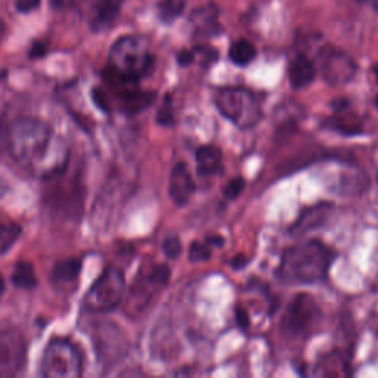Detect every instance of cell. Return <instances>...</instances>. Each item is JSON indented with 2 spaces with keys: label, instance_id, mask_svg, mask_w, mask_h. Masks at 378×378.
Masks as SVG:
<instances>
[{
  "label": "cell",
  "instance_id": "1",
  "mask_svg": "<svg viewBox=\"0 0 378 378\" xmlns=\"http://www.w3.org/2000/svg\"><path fill=\"white\" fill-rule=\"evenodd\" d=\"M6 143L13 162L33 176L51 179L67 169L68 145L43 120L33 117L13 120L8 129Z\"/></svg>",
  "mask_w": 378,
  "mask_h": 378
},
{
  "label": "cell",
  "instance_id": "2",
  "mask_svg": "<svg viewBox=\"0 0 378 378\" xmlns=\"http://www.w3.org/2000/svg\"><path fill=\"white\" fill-rule=\"evenodd\" d=\"M334 252L324 242L311 240L289 247L281 257L276 276L292 285H306L324 281L332 265Z\"/></svg>",
  "mask_w": 378,
  "mask_h": 378
},
{
  "label": "cell",
  "instance_id": "3",
  "mask_svg": "<svg viewBox=\"0 0 378 378\" xmlns=\"http://www.w3.org/2000/svg\"><path fill=\"white\" fill-rule=\"evenodd\" d=\"M155 56L142 36H123L110 51V68L115 80L138 83L154 70Z\"/></svg>",
  "mask_w": 378,
  "mask_h": 378
},
{
  "label": "cell",
  "instance_id": "4",
  "mask_svg": "<svg viewBox=\"0 0 378 378\" xmlns=\"http://www.w3.org/2000/svg\"><path fill=\"white\" fill-rule=\"evenodd\" d=\"M214 104L226 120L241 130L253 129L263 119L261 100L245 87H222L214 95Z\"/></svg>",
  "mask_w": 378,
  "mask_h": 378
},
{
  "label": "cell",
  "instance_id": "5",
  "mask_svg": "<svg viewBox=\"0 0 378 378\" xmlns=\"http://www.w3.org/2000/svg\"><path fill=\"white\" fill-rule=\"evenodd\" d=\"M322 322V311L311 294H297L281 321V331L289 339H308Z\"/></svg>",
  "mask_w": 378,
  "mask_h": 378
},
{
  "label": "cell",
  "instance_id": "6",
  "mask_svg": "<svg viewBox=\"0 0 378 378\" xmlns=\"http://www.w3.org/2000/svg\"><path fill=\"white\" fill-rule=\"evenodd\" d=\"M40 371L49 378H76L83 372V358L79 347L64 339L52 340L43 352Z\"/></svg>",
  "mask_w": 378,
  "mask_h": 378
},
{
  "label": "cell",
  "instance_id": "7",
  "mask_svg": "<svg viewBox=\"0 0 378 378\" xmlns=\"http://www.w3.org/2000/svg\"><path fill=\"white\" fill-rule=\"evenodd\" d=\"M126 280L119 268L110 266L98 276L89 292H87L83 306L91 312H110L124 299Z\"/></svg>",
  "mask_w": 378,
  "mask_h": 378
},
{
  "label": "cell",
  "instance_id": "8",
  "mask_svg": "<svg viewBox=\"0 0 378 378\" xmlns=\"http://www.w3.org/2000/svg\"><path fill=\"white\" fill-rule=\"evenodd\" d=\"M319 71L324 80L331 86H343L351 82L356 74V63L353 58L344 51L324 46L319 51Z\"/></svg>",
  "mask_w": 378,
  "mask_h": 378
},
{
  "label": "cell",
  "instance_id": "9",
  "mask_svg": "<svg viewBox=\"0 0 378 378\" xmlns=\"http://www.w3.org/2000/svg\"><path fill=\"white\" fill-rule=\"evenodd\" d=\"M27 359V343L17 328H0V377L18 374Z\"/></svg>",
  "mask_w": 378,
  "mask_h": 378
},
{
  "label": "cell",
  "instance_id": "10",
  "mask_svg": "<svg viewBox=\"0 0 378 378\" xmlns=\"http://www.w3.org/2000/svg\"><path fill=\"white\" fill-rule=\"evenodd\" d=\"M195 193L193 173L185 163H176L170 173L169 195L178 207H183Z\"/></svg>",
  "mask_w": 378,
  "mask_h": 378
},
{
  "label": "cell",
  "instance_id": "11",
  "mask_svg": "<svg viewBox=\"0 0 378 378\" xmlns=\"http://www.w3.org/2000/svg\"><path fill=\"white\" fill-rule=\"evenodd\" d=\"M334 111H336V114L325 123L328 129L346 136L359 135L362 132V123L358 115L348 111V103L346 99H337Z\"/></svg>",
  "mask_w": 378,
  "mask_h": 378
},
{
  "label": "cell",
  "instance_id": "12",
  "mask_svg": "<svg viewBox=\"0 0 378 378\" xmlns=\"http://www.w3.org/2000/svg\"><path fill=\"white\" fill-rule=\"evenodd\" d=\"M124 0H96L91 11V27L93 32H103L117 21Z\"/></svg>",
  "mask_w": 378,
  "mask_h": 378
},
{
  "label": "cell",
  "instance_id": "13",
  "mask_svg": "<svg viewBox=\"0 0 378 378\" xmlns=\"http://www.w3.org/2000/svg\"><path fill=\"white\" fill-rule=\"evenodd\" d=\"M316 76V65L308 55L300 53L289 63L288 79L294 89H303L309 86Z\"/></svg>",
  "mask_w": 378,
  "mask_h": 378
},
{
  "label": "cell",
  "instance_id": "14",
  "mask_svg": "<svg viewBox=\"0 0 378 378\" xmlns=\"http://www.w3.org/2000/svg\"><path fill=\"white\" fill-rule=\"evenodd\" d=\"M219 17V9L214 5H204L195 9L191 13V24L194 32L198 36H214L221 32V25L217 24Z\"/></svg>",
  "mask_w": 378,
  "mask_h": 378
},
{
  "label": "cell",
  "instance_id": "15",
  "mask_svg": "<svg viewBox=\"0 0 378 378\" xmlns=\"http://www.w3.org/2000/svg\"><path fill=\"white\" fill-rule=\"evenodd\" d=\"M195 159L200 176H214V174H219L223 170L222 151L214 145L200 147L195 152Z\"/></svg>",
  "mask_w": 378,
  "mask_h": 378
},
{
  "label": "cell",
  "instance_id": "16",
  "mask_svg": "<svg viewBox=\"0 0 378 378\" xmlns=\"http://www.w3.org/2000/svg\"><path fill=\"white\" fill-rule=\"evenodd\" d=\"M328 207L330 206L327 204H318L306 211H303L299 217V221L292 228V234L301 235L318 228L319 223H321L325 219V216L328 214Z\"/></svg>",
  "mask_w": 378,
  "mask_h": 378
},
{
  "label": "cell",
  "instance_id": "17",
  "mask_svg": "<svg viewBox=\"0 0 378 378\" xmlns=\"http://www.w3.org/2000/svg\"><path fill=\"white\" fill-rule=\"evenodd\" d=\"M80 271H82V261L77 259H67L63 261H58L52 271V280L55 284L68 285L79 278Z\"/></svg>",
  "mask_w": 378,
  "mask_h": 378
},
{
  "label": "cell",
  "instance_id": "18",
  "mask_svg": "<svg viewBox=\"0 0 378 378\" xmlns=\"http://www.w3.org/2000/svg\"><path fill=\"white\" fill-rule=\"evenodd\" d=\"M256 58V48L252 41L240 39L229 48V60L238 67L249 65Z\"/></svg>",
  "mask_w": 378,
  "mask_h": 378
},
{
  "label": "cell",
  "instance_id": "19",
  "mask_svg": "<svg viewBox=\"0 0 378 378\" xmlns=\"http://www.w3.org/2000/svg\"><path fill=\"white\" fill-rule=\"evenodd\" d=\"M12 284L24 289H33L37 285L36 271L30 261L25 260L18 261L12 272Z\"/></svg>",
  "mask_w": 378,
  "mask_h": 378
},
{
  "label": "cell",
  "instance_id": "20",
  "mask_svg": "<svg viewBox=\"0 0 378 378\" xmlns=\"http://www.w3.org/2000/svg\"><path fill=\"white\" fill-rule=\"evenodd\" d=\"M185 9V0H162L158 4V15L163 22L178 20Z\"/></svg>",
  "mask_w": 378,
  "mask_h": 378
},
{
  "label": "cell",
  "instance_id": "21",
  "mask_svg": "<svg viewBox=\"0 0 378 378\" xmlns=\"http://www.w3.org/2000/svg\"><path fill=\"white\" fill-rule=\"evenodd\" d=\"M21 228L17 223H0V254H5L18 241Z\"/></svg>",
  "mask_w": 378,
  "mask_h": 378
},
{
  "label": "cell",
  "instance_id": "22",
  "mask_svg": "<svg viewBox=\"0 0 378 378\" xmlns=\"http://www.w3.org/2000/svg\"><path fill=\"white\" fill-rule=\"evenodd\" d=\"M211 252H213V247L207 241L204 242L195 241L191 244V249H189V260L206 261L211 257Z\"/></svg>",
  "mask_w": 378,
  "mask_h": 378
},
{
  "label": "cell",
  "instance_id": "23",
  "mask_svg": "<svg viewBox=\"0 0 378 378\" xmlns=\"http://www.w3.org/2000/svg\"><path fill=\"white\" fill-rule=\"evenodd\" d=\"M193 52L195 56V61L200 60L202 67L211 65L213 63H216L217 58H219V53H217V51L210 48V46H195L193 49Z\"/></svg>",
  "mask_w": 378,
  "mask_h": 378
},
{
  "label": "cell",
  "instance_id": "24",
  "mask_svg": "<svg viewBox=\"0 0 378 378\" xmlns=\"http://www.w3.org/2000/svg\"><path fill=\"white\" fill-rule=\"evenodd\" d=\"M244 186H245V182L241 176L230 179L223 188V195L230 201L237 200L241 195V193L244 191Z\"/></svg>",
  "mask_w": 378,
  "mask_h": 378
},
{
  "label": "cell",
  "instance_id": "25",
  "mask_svg": "<svg viewBox=\"0 0 378 378\" xmlns=\"http://www.w3.org/2000/svg\"><path fill=\"white\" fill-rule=\"evenodd\" d=\"M163 252L169 259H178L182 253V242L178 237H169L163 242Z\"/></svg>",
  "mask_w": 378,
  "mask_h": 378
},
{
  "label": "cell",
  "instance_id": "26",
  "mask_svg": "<svg viewBox=\"0 0 378 378\" xmlns=\"http://www.w3.org/2000/svg\"><path fill=\"white\" fill-rule=\"evenodd\" d=\"M157 122H158V124L166 126V127L173 124V112H171V104H170L169 98L164 100L163 107L159 108V111L157 114Z\"/></svg>",
  "mask_w": 378,
  "mask_h": 378
},
{
  "label": "cell",
  "instance_id": "27",
  "mask_svg": "<svg viewBox=\"0 0 378 378\" xmlns=\"http://www.w3.org/2000/svg\"><path fill=\"white\" fill-rule=\"evenodd\" d=\"M41 4V0H17V9L22 13H28L34 9H37Z\"/></svg>",
  "mask_w": 378,
  "mask_h": 378
},
{
  "label": "cell",
  "instance_id": "28",
  "mask_svg": "<svg viewBox=\"0 0 378 378\" xmlns=\"http://www.w3.org/2000/svg\"><path fill=\"white\" fill-rule=\"evenodd\" d=\"M235 319H237V324L241 330H247L250 327V316L249 313H247V311L241 306H238L235 309Z\"/></svg>",
  "mask_w": 378,
  "mask_h": 378
},
{
  "label": "cell",
  "instance_id": "29",
  "mask_svg": "<svg viewBox=\"0 0 378 378\" xmlns=\"http://www.w3.org/2000/svg\"><path fill=\"white\" fill-rule=\"evenodd\" d=\"M178 63L182 67H188V65L194 64L195 63V56H194L193 49L191 51H181L178 53Z\"/></svg>",
  "mask_w": 378,
  "mask_h": 378
},
{
  "label": "cell",
  "instance_id": "30",
  "mask_svg": "<svg viewBox=\"0 0 378 378\" xmlns=\"http://www.w3.org/2000/svg\"><path fill=\"white\" fill-rule=\"evenodd\" d=\"M45 53H46V46L43 45V43H39V41L34 43L32 51H30L32 58H41Z\"/></svg>",
  "mask_w": 378,
  "mask_h": 378
},
{
  "label": "cell",
  "instance_id": "31",
  "mask_svg": "<svg viewBox=\"0 0 378 378\" xmlns=\"http://www.w3.org/2000/svg\"><path fill=\"white\" fill-rule=\"evenodd\" d=\"M77 0H51V4L55 9H63V8H71Z\"/></svg>",
  "mask_w": 378,
  "mask_h": 378
},
{
  "label": "cell",
  "instance_id": "32",
  "mask_svg": "<svg viewBox=\"0 0 378 378\" xmlns=\"http://www.w3.org/2000/svg\"><path fill=\"white\" fill-rule=\"evenodd\" d=\"M230 263H232V266H234L235 269H240V268H242V266L247 265V257L244 254H238V256H235L234 259H232Z\"/></svg>",
  "mask_w": 378,
  "mask_h": 378
},
{
  "label": "cell",
  "instance_id": "33",
  "mask_svg": "<svg viewBox=\"0 0 378 378\" xmlns=\"http://www.w3.org/2000/svg\"><path fill=\"white\" fill-rule=\"evenodd\" d=\"M206 241H207L211 247H221V245H223V242H225V240H223L222 237H209Z\"/></svg>",
  "mask_w": 378,
  "mask_h": 378
},
{
  "label": "cell",
  "instance_id": "34",
  "mask_svg": "<svg viewBox=\"0 0 378 378\" xmlns=\"http://www.w3.org/2000/svg\"><path fill=\"white\" fill-rule=\"evenodd\" d=\"M5 292H6V284H5L4 276L0 275V299H2V296L5 294Z\"/></svg>",
  "mask_w": 378,
  "mask_h": 378
},
{
  "label": "cell",
  "instance_id": "35",
  "mask_svg": "<svg viewBox=\"0 0 378 378\" xmlns=\"http://www.w3.org/2000/svg\"><path fill=\"white\" fill-rule=\"evenodd\" d=\"M359 4H370L372 8L378 9V0H358Z\"/></svg>",
  "mask_w": 378,
  "mask_h": 378
},
{
  "label": "cell",
  "instance_id": "36",
  "mask_svg": "<svg viewBox=\"0 0 378 378\" xmlns=\"http://www.w3.org/2000/svg\"><path fill=\"white\" fill-rule=\"evenodd\" d=\"M4 33H5V24L2 21H0V39H2Z\"/></svg>",
  "mask_w": 378,
  "mask_h": 378
}]
</instances>
